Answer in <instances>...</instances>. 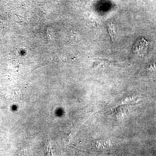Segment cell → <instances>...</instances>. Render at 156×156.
I'll use <instances>...</instances> for the list:
<instances>
[{
  "instance_id": "cell-1",
  "label": "cell",
  "mask_w": 156,
  "mask_h": 156,
  "mask_svg": "<svg viewBox=\"0 0 156 156\" xmlns=\"http://www.w3.org/2000/svg\"><path fill=\"white\" fill-rule=\"evenodd\" d=\"M148 42L145 39L142 38L136 42L134 46V51L140 56H143L147 50Z\"/></svg>"
},
{
  "instance_id": "cell-2",
  "label": "cell",
  "mask_w": 156,
  "mask_h": 156,
  "mask_svg": "<svg viewBox=\"0 0 156 156\" xmlns=\"http://www.w3.org/2000/svg\"><path fill=\"white\" fill-rule=\"evenodd\" d=\"M109 34L111 37L112 41H114L116 37V32L115 25L112 23H108L107 25Z\"/></svg>"
}]
</instances>
